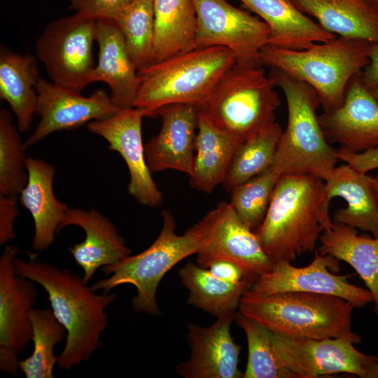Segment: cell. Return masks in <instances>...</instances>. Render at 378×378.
<instances>
[{
	"mask_svg": "<svg viewBox=\"0 0 378 378\" xmlns=\"http://www.w3.org/2000/svg\"><path fill=\"white\" fill-rule=\"evenodd\" d=\"M270 29V46L301 50L337 37L300 11L290 0H239Z\"/></svg>",
	"mask_w": 378,
	"mask_h": 378,
	"instance_id": "obj_24",
	"label": "cell"
},
{
	"mask_svg": "<svg viewBox=\"0 0 378 378\" xmlns=\"http://www.w3.org/2000/svg\"><path fill=\"white\" fill-rule=\"evenodd\" d=\"M236 63L227 48H194L138 71L140 82L133 107L147 117L160 108L188 104L199 110L204 105L225 73Z\"/></svg>",
	"mask_w": 378,
	"mask_h": 378,
	"instance_id": "obj_5",
	"label": "cell"
},
{
	"mask_svg": "<svg viewBox=\"0 0 378 378\" xmlns=\"http://www.w3.org/2000/svg\"><path fill=\"white\" fill-rule=\"evenodd\" d=\"M34 351L19 361V368L27 378H53L57 356L55 346L66 337V330L50 309H32L30 312Z\"/></svg>",
	"mask_w": 378,
	"mask_h": 378,
	"instance_id": "obj_32",
	"label": "cell"
},
{
	"mask_svg": "<svg viewBox=\"0 0 378 378\" xmlns=\"http://www.w3.org/2000/svg\"><path fill=\"white\" fill-rule=\"evenodd\" d=\"M373 45L340 36L301 50L267 45L260 52L259 62L309 85L328 111L342 104L349 83L368 65Z\"/></svg>",
	"mask_w": 378,
	"mask_h": 378,
	"instance_id": "obj_6",
	"label": "cell"
},
{
	"mask_svg": "<svg viewBox=\"0 0 378 378\" xmlns=\"http://www.w3.org/2000/svg\"><path fill=\"white\" fill-rule=\"evenodd\" d=\"M364 85L370 90L378 88V43L372 47L369 62L360 73Z\"/></svg>",
	"mask_w": 378,
	"mask_h": 378,
	"instance_id": "obj_41",
	"label": "cell"
},
{
	"mask_svg": "<svg viewBox=\"0 0 378 378\" xmlns=\"http://www.w3.org/2000/svg\"><path fill=\"white\" fill-rule=\"evenodd\" d=\"M318 251L350 265L372 293L378 315V238L358 234L357 230L333 222L319 238Z\"/></svg>",
	"mask_w": 378,
	"mask_h": 378,
	"instance_id": "obj_27",
	"label": "cell"
},
{
	"mask_svg": "<svg viewBox=\"0 0 378 378\" xmlns=\"http://www.w3.org/2000/svg\"><path fill=\"white\" fill-rule=\"evenodd\" d=\"M146 112L138 108L120 109L113 115L88 123V130L108 143V148L123 158L130 172L127 191L139 203L159 206L163 200L148 167L141 136V122Z\"/></svg>",
	"mask_w": 378,
	"mask_h": 378,
	"instance_id": "obj_14",
	"label": "cell"
},
{
	"mask_svg": "<svg viewBox=\"0 0 378 378\" xmlns=\"http://www.w3.org/2000/svg\"><path fill=\"white\" fill-rule=\"evenodd\" d=\"M378 12V0H365Z\"/></svg>",
	"mask_w": 378,
	"mask_h": 378,
	"instance_id": "obj_44",
	"label": "cell"
},
{
	"mask_svg": "<svg viewBox=\"0 0 378 378\" xmlns=\"http://www.w3.org/2000/svg\"><path fill=\"white\" fill-rule=\"evenodd\" d=\"M269 76L282 90L288 122L272 165L280 174H307L324 181L336 167L337 150L328 143L316 114L321 102L304 82L271 68Z\"/></svg>",
	"mask_w": 378,
	"mask_h": 378,
	"instance_id": "obj_7",
	"label": "cell"
},
{
	"mask_svg": "<svg viewBox=\"0 0 378 378\" xmlns=\"http://www.w3.org/2000/svg\"><path fill=\"white\" fill-rule=\"evenodd\" d=\"M36 91V113L41 120L33 134L23 143L24 150L54 132L75 129L88 122L106 118L120 110L103 90L84 97L40 78Z\"/></svg>",
	"mask_w": 378,
	"mask_h": 378,
	"instance_id": "obj_15",
	"label": "cell"
},
{
	"mask_svg": "<svg viewBox=\"0 0 378 378\" xmlns=\"http://www.w3.org/2000/svg\"><path fill=\"white\" fill-rule=\"evenodd\" d=\"M374 97L377 99L378 101V88L370 90Z\"/></svg>",
	"mask_w": 378,
	"mask_h": 378,
	"instance_id": "obj_45",
	"label": "cell"
},
{
	"mask_svg": "<svg viewBox=\"0 0 378 378\" xmlns=\"http://www.w3.org/2000/svg\"><path fill=\"white\" fill-rule=\"evenodd\" d=\"M70 8L95 20H113L132 0H69Z\"/></svg>",
	"mask_w": 378,
	"mask_h": 378,
	"instance_id": "obj_37",
	"label": "cell"
},
{
	"mask_svg": "<svg viewBox=\"0 0 378 378\" xmlns=\"http://www.w3.org/2000/svg\"><path fill=\"white\" fill-rule=\"evenodd\" d=\"M371 179H372L377 196L378 197V175L375 176H371Z\"/></svg>",
	"mask_w": 378,
	"mask_h": 378,
	"instance_id": "obj_43",
	"label": "cell"
},
{
	"mask_svg": "<svg viewBox=\"0 0 378 378\" xmlns=\"http://www.w3.org/2000/svg\"><path fill=\"white\" fill-rule=\"evenodd\" d=\"M18 252L17 246H7L0 258V370L12 375L32 339L30 312L38 296L32 281L15 272Z\"/></svg>",
	"mask_w": 378,
	"mask_h": 378,
	"instance_id": "obj_11",
	"label": "cell"
},
{
	"mask_svg": "<svg viewBox=\"0 0 378 378\" xmlns=\"http://www.w3.org/2000/svg\"><path fill=\"white\" fill-rule=\"evenodd\" d=\"M199 108L188 104L164 106L155 112L162 118L159 133L145 145V155L151 173L174 169L192 173Z\"/></svg>",
	"mask_w": 378,
	"mask_h": 378,
	"instance_id": "obj_18",
	"label": "cell"
},
{
	"mask_svg": "<svg viewBox=\"0 0 378 378\" xmlns=\"http://www.w3.org/2000/svg\"><path fill=\"white\" fill-rule=\"evenodd\" d=\"M197 17L194 48L223 46L236 63L261 65L259 54L269 44L270 29L263 21L225 0H192Z\"/></svg>",
	"mask_w": 378,
	"mask_h": 378,
	"instance_id": "obj_10",
	"label": "cell"
},
{
	"mask_svg": "<svg viewBox=\"0 0 378 378\" xmlns=\"http://www.w3.org/2000/svg\"><path fill=\"white\" fill-rule=\"evenodd\" d=\"M365 378H378V363L368 368Z\"/></svg>",
	"mask_w": 378,
	"mask_h": 378,
	"instance_id": "obj_42",
	"label": "cell"
},
{
	"mask_svg": "<svg viewBox=\"0 0 378 378\" xmlns=\"http://www.w3.org/2000/svg\"><path fill=\"white\" fill-rule=\"evenodd\" d=\"M28 255L27 261L15 259V272L38 283L48 293L51 309L67 332L57 365L68 370L88 360L100 346V334L108 323L105 309L117 295L96 294L83 278L69 270L59 269L40 260L36 253Z\"/></svg>",
	"mask_w": 378,
	"mask_h": 378,
	"instance_id": "obj_1",
	"label": "cell"
},
{
	"mask_svg": "<svg viewBox=\"0 0 378 378\" xmlns=\"http://www.w3.org/2000/svg\"><path fill=\"white\" fill-rule=\"evenodd\" d=\"M261 65L235 63L200 109L222 130L245 140L275 121L281 101Z\"/></svg>",
	"mask_w": 378,
	"mask_h": 378,
	"instance_id": "obj_8",
	"label": "cell"
},
{
	"mask_svg": "<svg viewBox=\"0 0 378 378\" xmlns=\"http://www.w3.org/2000/svg\"><path fill=\"white\" fill-rule=\"evenodd\" d=\"M237 313V312H236ZM235 314L217 318L208 327L196 323L188 325L187 339L190 356L176 366V372L184 378H241L238 368L241 346L230 334Z\"/></svg>",
	"mask_w": 378,
	"mask_h": 378,
	"instance_id": "obj_17",
	"label": "cell"
},
{
	"mask_svg": "<svg viewBox=\"0 0 378 378\" xmlns=\"http://www.w3.org/2000/svg\"><path fill=\"white\" fill-rule=\"evenodd\" d=\"M96 22L76 13L46 26L36 42V52L53 83L79 93L90 83Z\"/></svg>",
	"mask_w": 378,
	"mask_h": 378,
	"instance_id": "obj_9",
	"label": "cell"
},
{
	"mask_svg": "<svg viewBox=\"0 0 378 378\" xmlns=\"http://www.w3.org/2000/svg\"><path fill=\"white\" fill-rule=\"evenodd\" d=\"M219 213L207 243L197 253L196 262L221 258L241 266L253 279L268 272L272 262L256 233L237 216L229 202L218 204Z\"/></svg>",
	"mask_w": 378,
	"mask_h": 378,
	"instance_id": "obj_19",
	"label": "cell"
},
{
	"mask_svg": "<svg viewBox=\"0 0 378 378\" xmlns=\"http://www.w3.org/2000/svg\"><path fill=\"white\" fill-rule=\"evenodd\" d=\"M332 271H339V260L315 250L313 260L305 267H295L286 260L273 263L268 272L255 279L250 289L262 294L295 291L332 295L355 307L373 302L368 289L349 282L351 275H337Z\"/></svg>",
	"mask_w": 378,
	"mask_h": 378,
	"instance_id": "obj_13",
	"label": "cell"
},
{
	"mask_svg": "<svg viewBox=\"0 0 378 378\" xmlns=\"http://www.w3.org/2000/svg\"><path fill=\"white\" fill-rule=\"evenodd\" d=\"M340 160L351 166L362 174L378 169V147L361 153H351L339 148L337 150Z\"/></svg>",
	"mask_w": 378,
	"mask_h": 378,
	"instance_id": "obj_40",
	"label": "cell"
},
{
	"mask_svg": "<svg viewBox=\"0 0 378 378\" xmlns=\"http://www.w3.org/2000/svg\"><path fill=\"white\" fill-rule=\"evenodd\" d=\"M18 197L0 195V244L15 237L14 221L18 215Z\"/></svg>",
	"mask_w": 378,
	"mask_h": 378,
	"instance_id": "obj_39",
	"label": "cell"
},
{
	"mask_svg": "<svg viewBox=\"0 0 378 378\" xmlns=\"http://www.w3.org/2000/svg\"><path fill=\"white\" fill-rule=\"evenodd\" d=\"M341 197L346 207L337 209L333 222L378 238V197L371 176L356 171L348 164L335 167L325 181L323 209L329 214L332 198Z\"/></svg>",
	"mask_w": 378,
	"mask_h": 378,
	"instance_id": "obj_22",
	"label": "cell"
},
{
	"mask_svg": "<svg viewBox=\"0 0 378 378\" xmlns=\"http://www.w3.org/2000/svg\"><path fill=\"white\" fill-rule=\"evenodd\" d=\"M155 36L149 64L194 49L197 17L192 0H153Z\"/></svg>",
	"mask_w": 378,
	"mask_h": 378,
	"instance_id": "obj_29",
	"label": "cell"
},
{
	"mask_svg": "<svg viewBox=\"0 0 378 378\" xmlns=\"http://www.w3.org/2000/svg\"><path fill=\"white\" fill-rule=\"evenodd\" d=\"M282 133L280 125L274 122L241 142L223 183L227 192H231L273 164Z\"/></svg>",
	"mask_w": 378,
	"mask_h": 378,
	"instance_id": "obj_31",
	"label": "cell"
},
{
	"mask_svg": "<svg viewBox=\"0 0 378 378\" xmlns=\"http://www.w3.org/2000/svg\"><path fill=\"white\" fill-rule=\"evenodd\" d=\"M274 351L282 364L298 378H316L344 372L365 378L378 357L357 350L340 338L290 337L272 332Z\"/></svg>",
	"mask_w": 378,
	"mask_h": 378,
	"instance_id": "obj_12",
	"label": "cell"
},
{
	"mask_svg": "<svg viewBox=\"0 0 378 378\" xmlns=\"http://www.w3.org/2000/svg\"><path fill=\"white\" fill-rule=\"evenodd\" d=\"M178 276L189 291L187 303L217 318L235 314L242 295L251 286L221 280L191 261L179 270Z\"/></svg>",
	"mask_w": 378,
	"mask_h": 378,
	"instance_id": "obj_30",
	"label": "cell"
},
{
	"mask_svg": "<svg viewBox=\"0 0 378 378\" xmlns=\"http://www.w3.org/2000/svg\"><path fill=\"white\" fill-rule=\"evenodd\" d=\"M197 264L207 270L216 277L231 284L248 282L252 284L254 281L241 266L228 259L216 258Z\"/></svg>",
	"mask_w": 378,
	"mask_h": 378,
	"instance_id": "obj_38",
	"label": "cell"
},
{
	"mask_svg": "<svg viewBox=\"0 0 378 378\" xmlns=\"http://www.w3.org/2000/svg\"><path fill=\"white\" fill-rule=\"evenodd\" d=\"M138 71L148 65L155 36L153 0H132L113 20Z\"/></svg>",
	"mask_w": 378,
	"mask_h": 378,
	"instance_id": "obj_33",
	"label": "cell"
},
{
	"mask_svg": "<svg viewBox=\"0 0 378 378\" xmlns=\"http://www.w3.org/2000/svg\"><path fill=\"white\" fill-rule=\"evenodd\" d=\"M242 141L216 126L199 111L190 186L197 190L211 193L223 183L233 155Z\"/></svg>",
	"mask_w": 378,
	"mask_h": 378,
	"instance_id": "obj_26",
	"label": "cell"
},
{
	"mask_svg": "<svg viewBox=\"0 0 378 378\" xmlns=\"http://www.w3.org/2000/svg\"><path fill=\"white\" fill-rule=\"evenodd\" d=\"M281 175L271 166L231 192L230 205L242 223L253 232L265 217Z\"/></svg>",
	"mask_w": 378,
	"mask_h": 378,
	"instance_id": "obj_36",
	"label": "cell"
},
{
	"mask_svg": "<svg viewBox=\"0 0 378 378\" xmlns=\"http://www.w3.org/2000/svg\"><path fill=\"white\" fill-rule=\"evenodd\" d=\"M28 181L19 195L21 204L34 221L32 248L36 253L47 248L55 240V233L69 208L59 202L53 191L55 167L44 160L27 158Z\"/></svg>",
	"mask_w": 378,
	"mask_h": 378,
	"instance_id": "obj_23",
	"label": "cell"
},
{
	"mask_svg": "<svg viewBox=\"0 0 378 378\" xmlns=\"http://www.w3.org/2000/svg\"><path fill=\"white\" fill-rule=\"evenodd\" d=\"M290 1L335 36L378 43V12L365 0Z\"/></svg>",
	"mask_w": 378,
	"mask_h": 378,
	"instance_id": "obj_25",
	"label": "cell"
},
{
	"mask_svg": "<svg viewBox=\"0 0 378 378\" xmlns=\"http://www.w3.org/2000/svg\"><path fill=\"white\" fill-rule=\"evenodd\" d=\"M98 64L90 82L102 81L111 90V98L120 109L132 108L139 85L138 69L132 60L123 36L113 20L96 22Z\"/></svg>",
	"mask_w": 378,
	"mask_h": 378,
	"instance_id": "obj_21",
	"label": "cell"
},
{
	"mask_svg": "<svg viewBox=\"0 0 378 378\" xmlns=\"http://www.w3.org/2000/svg\"><path fill=\"white\" fill-rule=\"evenodd\" d=\"M325 181L307 174L281 175L265 217L255 232L272 263L315 251L333 225L323 209Z\"/></svg>",
	"mask_w": 378,
	"mask_h": 378,
	"instance_id": "obj_2",
	"label": "cell"
},
{
	"mask_svg": "<svg viewBox=\"0 0 378 378\" xmlns=\"http://www.w3.org/2000/svg\"><path fill=\"white\" fill-rule=\"evenodd\" d=\"M218 213V204L180 235L175 232L176 222L172 214L163 210L162 227L155 241L136 255H130L117 264L102 267V272L111 276L96 281L92 289L108 293L120 285L132 284L136 289V295L132 298L133 309L160 315L156 293L162 279L178 262L197 254L207 243Z\"/></svg>",
	"mask_w": 378,
	"mask_h": 378,
	"instance_id": "obj_3",
	"label": "cell"
},
{
	"mask_svg": "<svg viewBox=\"0 0 378 378\" xmlns=\"http://www.w3.org/2000/svg\"><path fill=\"white\" fill-rule=\"evenodd\" d=\"M353 305L332 295L305 292L262 294L248 289L239 311L270 331L290 337L340 338L353 344L360 337L351 327Z\"/></svg>",
	"mask_w": 378,
	"mask_h": 378,
	"instance_id": "obj_4",
	"label": "cell"
},
{
	"mask_svg": "<svg viewBox=\"0 0 378 378\" xmlns=\"http://www.w3.org/2000/svg\"><path fill=\"white\" fill-rule=\"evenodd\" d=\"M40 79L36 59L0 48V97L10 105L18 120V130H29L36 113V85Z\"/></svg>",
	"mask_w": 378,
	"mask_h": 378,
	"instance_id": "obj_28",
	"label": "cell"
},
{
	"mask_svg": "<svg viewBox=\"0 0 378 378\" xmlns=\"http://www.w3.org/2000/svg\"><path fill=\"white\" fill-rule=\"evenodd\" d=\"M360 73L349 83L342 104L318 115L328 143L351 153L378 147V101L364 85Z\"/></svg>",
	"mask_w": 378,
	"mask_h": 378,
	"instance_id": "obj_16",
	"label": "cell"
},
{
	"mask_svg": "<svg viewBox=\"0 0 378 378\" xmlns=\"http://www.w3.org/2000/svg\"><path fill=\"white\" fill-rule=\"evenodd\" d=\"M10 113L0 111V195L18 197L28 181L27 158Z\"/></svg>",
	"mask_w": 378,
	"mask_h": 378,
	"instance_id": "obj_35",
	"label": "cell"
},
{
	"mask_svg": "<svg viewBox=\"0 0 378 378\" xmlns=\"http://www.w3.org/2000/svg\"><path fill=\"white\" fill-rule=\"evenodd\" d=\"M234 321L245 332L247 340L248 360L244 378H298L277 356L272 331L239 311L236 313Z\"/></svg>",
	"mask_w": 378,
	"mask_h": 378,
	"instance_id": "obj_34",
	"label": "cell"
},
{
	"mask_svg": "<svg viewBox=\"0 0 378 378\" xmlns=\"http://www.w3.org/2000/svg\"><path fill=\"white\" fill-rule=\"evenodd\" d=\"M67 225L79 226L85 233L83 242L69 248L76 263L84 271L85 284L98 268L117 264L130 255V249L113 223L94 209H69L58 232Z\"/></svg>",
	"mask_w": 378,
	"mask_h": 378,
	"instance_id": "obj_20",
	"label": "cell"
}]
</instances>
